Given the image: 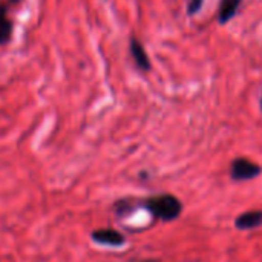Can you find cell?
Returning <instances> with one entry per match:
<instances>
[{"label": "cell", "mask_w": 262, "mask_h": 262, "mask_svg": "<svg viewBox=\"0 0 262 262\" xmlns=\"http://www.w3.org/2000/svg\"><path fill=\"white\" fill-rule=\"evenodd\" d=\"M147 209L152 212L155 218L164 223H170V221H175L181 215L183 204L177 196L166 193V195H160V196L149 200Z\"/></svg>", "instance_id": "6da1fadb"}, {"label": "cell", "mask_w": 262, "mask_h": 262, "mask_svg": "<svg viewBox=\"0 0 262 262\" xmlns=\"http://www.w3.org/2000/svg\"><path fill=\"white\" fill-rule=\"evenodd\" d=\"M262 173V169L259 164L247 160V158H236L233 160L230 166V177L235 181H249L255 180Z\"/></svg>", "instance_id": "7a4b0ae2"}, {"label": "cell", "mask_w": 262, "mask_h": 262, "mask_svg": "<svg viewBox=\"0 0 262 262\" xmlns=\"http://www.w3.org/2000/svg\"><path fill=\"white\" fill-rule=\"evenodd\" d=\"M129 49H130V55L135 61V64L143 71V72H149L152 69V63L149 60V55L143 46V43L135 38V37H130L129 40Z\"/></svg>", "instance_id": "3957f363"}, {"label": "cell", "mask_w": 262, "mask_h": 262, "mask_svg": "<svg viewBox=\"0 0 262 262\" xmlns=\"http://www.w3.org/2000/svg\"><path fill=\"white\" fill-rule=\"evenodd\" d=\"M92 239L98 244L103 246H109V247H120L124 244V236L112 229H101V230H95L92 233Z\"/></svg>", "instance_id": "277c9868"}, {"label": "cell", "mask_w": 262, "mask_h": 262, "mask_svg": "<svg viewBox=\"0 0 262 262\" xmlns=\"http://www.w3.org/2000/svg\"><path fill=\"white\" fill-rule=\"evenodd\" d=\"M244 0H221L220 9H218V21L220 25H227L230 20H233L241 8Z\"/></svg>", "instance_id": "5b68a950"}, {"label": "cell", "mask_w": 262, "mask_h": 262, "mask_svg": "<svg viewBox=\"0 0 262 262\" xmlns=\"http://www.w3.org/2000/svg\"><path fill=\"white\" fill-rule=\"evenodd\" d=\"M236 229L239 230H252L262 226V210H250V212H244L243 215H239L235 221Z\"/></svg>", "instance_id": "8992f818"}, {"label": "cell", "mask_w": 262, "mask_h": 262, "mask_svg": "<svg viewBox=\"0 0 262 262\" xmlns=\"http://www.w3.org/2000/svg\"><path fill=\"white\" fill-rule=\"evenodd\" d=\"M12 32V25L6 15V6L0 5V45H5L9 41Z\"/></svg>", "instance_id": "52a82bcc"}, {"label": "cell", "mask_w": 262, "mask_h": 262, "mask_svg": "<svg viewBox=\"0 0 262 262\" xmlns=\"http://www.w3.org/2000/svg\"><path fill=\"white\" fill-rule=\"evenodd\" d=\"M204 6V0H189L187 3V15H196Z\"/></svg>", "instance_id": "ba28073f"}, {"label": "cell", "mask_w": 262, "mask_h": 262, "mask_svg": "<svg viewBox=\"0 0 262 262\" xmlns=\"http://www.w3.org/2000/svg\"><path fill=\"white\" fill-rule=\"evenodd\" d=\"M12 3H17V2H20V0H11Z\"/></svg>", "instance_id": "9c48e42d"}, {"label": "cell", "mask_w": 262, "mask_h": 262, "mask_svg": "<svg viewBox=\"0 0 262 262\" xmlns=\"http://www.w3.org/2000/svg\"><path fill=\"white\" fill-rule=\"evenodd\" d=\"M261 112H262V95H261Z\"/></svg>", "instance_id": "30bf717a"}]
</instances>
